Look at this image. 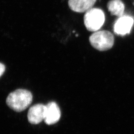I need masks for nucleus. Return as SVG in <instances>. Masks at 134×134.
Listing matches in <instances>:
<instances>
[{
    "label": "nucleus",
    "instance_id": "1",
    "mask_svg": "<svg viewBox=\"0 0 134 134\" xmlns=\"http://www.w3.org/2000/svg\"><path fill=\"white\" fill-rule=\"evenodd\" d=\"M32 101L31 93L23 89H19L11 92L6 100L7 105L17 112L23 111L26 109Z\"/></svg>",
    "mask_w": 134,
    "mask_h": 134
},
{
    "label": "nucleus",
    "instance_id": "4",
    "mask_svg": "<svg viewBox=\"0 0 134 134\" xmlns=\"http://www.w3.org/2000/svg\"><path fill=\"white\" fill-rule=\"evenodd\" d=\"M134 24V19L129 15H123L115 21L113 26L114 32L118 35L124 36L129 34Z\"/></svg>",
    "mask_w": 134,
    "mask_h": 134
},
{
    "label": "nucleus",
    "instance_id": "2",
    "mask_svg": "<svg viewBox=\"0 0 134 134\" xmlns=\"http://www.w3.org/2000/svg\"><path fill=\"white\" fill-rule=\"evenodd\" d=\"M92 46L100 51L109 50L114 43V37L110 31L101 30L94 32L89 38Z\"/></svg>",
    "mask_w": 134,
    "mask_h": 134
},
{
    "label": "nucleus",
    "instance_id": "7",
    "mask_svg": "<svg viewBox=\"0 0 134 134\" xmlns=\"http://www.w3.org/2000/svg\"><path fill=\"white\" fill-rule=\"evenodd\" d=\"M96 0H69L68 4L72 11L82 13L90 10Z\"/></svg>",
    "mask_w": 134,
    "mask_h": 134
},
{
    "label": "nucleus",
    "instance_id": "5",
    "mask_svg": "<svg viewBox=\"0 0 134 134\" xmlns=\"http://www.w3.org/2000/svg\"><path fill=\"white\" fill-rule=\"evenodd\" d=\"M46 113V105L37 104L30 107L27 118L29 122L32 124H37L44 120Z\"/></svg>",
    "mask_w": 134,
    "mask_h": 134
},
{
    "label": "nucleus",
    "instance_id": "8",
    "mask_svg": "<svg viewBox=\"0 0 134 134\" xmlns=\"http://www.w3.org/2000/svg\"><path fill=\"white\" fill-rule=\"evenodd\" d=\"M107 9L112 15L120 18L124 15L125 5L121 0H110L107 4Z\"/></svg>",
    "mask_w": 134,
    "mask_h": 134
},
{
    "label": "nucleus",
    "instance_id": "9",
    "mask_svg": "<svg viewBox=\"0 0 134 134\" xmlns=\"http://www.w3.org/2000/svg\"><path fill=\"white\" fill-rule=\"evenodd\" d=\"M5 65L0 63V77H1L3 74L5 72Z\"/></svg>",
    "mask_w": 134,
    "mask_h": 134
},
{
    "label": "nucleus",
    "instance_id": "3",
    "mask_svg": "<svg viewBox=\"0 0 134 134\" xmlns=\"http://www.w3.org/2000/svg\"><path fill=\"white\" fill-rule=\"evenodd\" d=\"M105 16L103 10L98 8H91L84 15V24L87 30L91 32L98 31L105 23Z\"/></svg>",
    "mask_w": 134,
    "mask_h": 134
},
{
    "label": "nucleus",
    "instance_id": "6",
    "mask_svg": "<svg viewBox=\"0 0 134 134\" xmlns=\"http://www.w3.org/2000/svg\"><path fill=\"white\" fill-rule=\"evenodd\" d=\"M61 111L57 104L50 102L46 105V113L44 121L47 125L55 124L60 120Z\"/></svg>",
    "mask_w": 134,
    "mask_h": 134
},
{
    "label": "nucleus",
    "instance_id": "10",
    "mask_svg": "<svg viewBox=\"0 0 134 134\" xmlns=\"http://www.w3.org/2000/svg\"><path fill=\"white\" fill-rule=\"evenodd\" d=\"M133 5H134V2H133Z\"/></svg>",
    "mask_w": 134,
    "mask_h": 134
}]
</instances>
